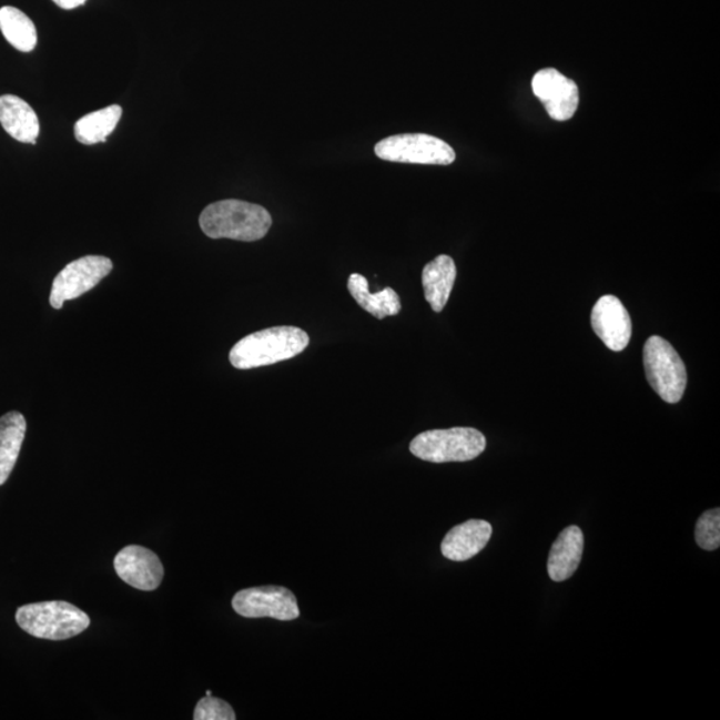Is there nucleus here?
<instances>
[{
	"label": "nucleus",
	"mask_w": 720,
	"mask_h": 720,
	"mask_svg": "<svg viewBox=\"0 0 720 720\" xmlns=\"http://www.w3.org/2000/svg\"><path fill=\"white\" fill-rule=\"evenodd\" d=\"M201 229L211 240L256 242L266 236L273 217L260 204L227 200L210 204L200 217Z\"/></svg>",
	"instance_id": "obj_1"
},
{
	"label": "nucleus",
	"mask_w": 720,
	"mask_h": 720,
	"mask_svg": "<svg viewBox=\"0 0 720 720\" xmlns=\"http://www.w3.org/2000/svg\"><path fill=\"white\" fill-rule=\"evenodd\" d=\"M310 345V336L300 327L280 326L244 336L231 348L230 362L237 369L275 365L295 358Z\"/></svg>",
	"instance_id": "obj_2"
},
{
	"label": "nucleus",
	"mask_w": 720,
	"mask_h": 720,
	"mask_svg": "<svg viewBox=\"0 0 720 720\" xmlns=\"http://www.w3.org/2000/svg\"><path fill=\"white\" fill-rule=\"evenodd\" d=\"M16 619L19 627L30 636L49 640L77 637L91 622L88 613L62 600L19 607Z\"/></svg>",
	"instance_id": "obj_3"
},
{
	"label": "nucleus",
	"mask_w": 720,
	"mask_h": 720,
	"mask_svg": "<svg viewBox=\"0 0 720 720\" xmlns=\"http://www.w3.org/2000/svg\"><path fill=\"white\" fill-rule=\"evenodd\" d=\"M485 435L471 427L432 429L422 433L409 444L414 457L432 464L468 462L486 450Z\"/></svg>",
	"instance_id": "obj_4"
},
{
	"label": "nucleus",
	"mask_w": 720,
	"mask_h": 720,
	"mask_svg": "<svg viewBox=\"0 0 720 720\" xmlns=\"http://www.w3.org/2000/svg\"><path fill=\"white\" fill-rule=\"evenodd\" d=\"M643 365L650 386L667 403L676 405L687 386L686 366L677 349L660 336H651L643 347Z\"/></svg>",
	"instance_id": "obj_5"
},
{
	"label": "nucleus",
	"mask_w": 720,
	"mask_h": 720,
	"mask_svg": "<svg viewBox=\"0 0 720 720\" xmlns=\"http://www.w3.org/2000/svg\"><path fill=\"white\" fill-rule=\"evenodd\" d=\"M382 161L414 164H452L455 151L450 144L427 134H400L383 139L375 146Z\"/></svg>",
	"instance_id": "obj_6"
},
{
	"label": "nucleus",
	"mask_w": 720,
	"mask_h": 720,
	"mask_svg": "<svg viewBox=\"0 0 720 720\" xmlns=\"http://www.w3.org/2000/svg\"><path fill=\"white\" fill-rule=\"evenodd\" d=\"M114 264L111 260L101 255H88L71 262L52 282L50 305L61 310L65 301L79 298L108 276Z\"/></svg>",
	"instance_id": "obj_7"
},
{
	"label": "nucleus",
	"mask_w": 720,
	"mask_h": 720,
	"mask_svg": "<svg viewBox=\"0 0 720 720\" xmlns=\"http://www.w3.org/2000/svg\"><path fill=\"white\" fill-rule=\"evenodd\" d=\"M233 609L243 618L295 620L301 617L293 591L281 586L251 587L235 594Z\"/></svg>",
	"instance_id": "obj_8"
},
{
	"label": "nucleus",
	"mask_w": 720,
	"mask_h": 720,
	"mask_svg": "<svg viewBox=\"0 0 720 720\" xmlns=\"http://www.w3.org/2000/svg\"><path fill=\"white\" fill-rule=\"evenodd\" d=\"M534 95L545 105L554 121L565 122L578 110L579 90L577 83L555 69H544L533 78Z\"/></svg>",
	"instance_id": "obj_9"
},
{
	"label": "nucleus",
	"mask_w": 720,
	"mask_h": 720,
	"mask_svg": "<svg viewBox=\"0 0 720 720\" xmlns=\"http://www.w3.org/2000/svg\"><path fill=\"white\" fill-rule=\"evenodd\" d=\"M114 567L118 577L138 590H156L164 577L161 559L155 552L142 546L124 547L118 552Z\"/></svg>",
	"instance_id": "obj_10"
},
{
	"label": "nucleus",
	"mask_w": 720,
	"mask_h": 720,
	"mask_svg": "<svg viewBox=\"0 0 720 720\" xmlns=\"http://www.w3.org/2000/svg\"><path fill=\"white\" fill-rule=\"evenodd\" d=\"M591 326L594 333L611 352H623L630 343V314L617 296L605 295L596 303L591 313Z\"/></svg>",
	"instance_id": "obj_11"
},
{
	"label": "nucleus",
	"mask_w": 720,
	"mask_h": 720,
	"mask_svg": "<svg viewBox=\"0 0 720 720\" xmlns=\"http://www.w3.org/2000/svg\"><path fill=\"white\" fill-rule=\"evenodd\" d=\"M493 527L486 520L471 519L448 531L440 550L454 561H466L478 555L490 541Z\"/></svg>",
	"instance_id": "obj_12"
},
{
	"label": "nucleus",
	"mask_w": 720,
	"mask_h": 720,
	"mask_svg": "<svg viewBox=\"0 0 720 720\" xmlns=\"http://www.w3.org/2000/svg\"><path fill=\"white\" fill-rule=\"evenodd\" d=\"M585 537L578 526L567 527L554 541L547 571L554 582H565L578 570L584 557Z\"/></svg>",
	"instance_id": "obj_13"
},
{
	"label": "nucleus",
	"mask_w": 720,
	"mask_h": 720,
	"mask_svg": "<svg viewBox=\"0 0 720 720\" xmlns=\"http://www.w3.org/2000/svg\"><path fill=\"white\" fill-rule=\"evenodd\" d=\"M0 124L18 142L36 144L39 119L28 102L16 95L0 97Z\"/></svg>",
	"instance_id": "obj_14"
},
{
	"label": "nucleus",
	"mask_w": 720,
	"mask_h": 720,
	"mask_svg": "<svg viewBox=\"0 0 720 720\" xmlns=\"http://www.w3.org/2000/svg\"><path fill=\"white\" fill-rule=\"evenodd\" d=\"M457 280V266L452 256L439 255L426 264L422 273L425 298L435 313H440L447 305Z\"/></svg>",
	"instance_id": "obj_15"
},
{
	"label": "nucleus",
	"mask_w": 720,
	"mask_h": 720,
	"mask_svg": "<svg viewBox=\"0 0 720 720\" xmlns=\"http://www.w3.org/2000/svg\"><path fill=\"white\" fill-rule=\"evenodd\" d=\"M348 292L358 305L376 320H385L400 313L402 303L399 295L392 287H386L378 293H369L368 282L361 274L348 277Z\"/></svg>",
	"instance_id": "obj_16"
},
{
	"label": "nucleus",
	"mask_w": 720,
	"mask_h": 720,
	"mask_svg": "<svg viewBox=\"0 0 720 720\" xmlns=\"http://www.w3.org/2000/svg\"><path fill=\"white\" fill-rule=\"evenodd\" d=\"M26 423L21 413L11 412L0 418V486L10 478L24 440Z\"/></svg>",
	"instance_id": "obj_17"
},
{
	"label": "nucleus",
	"mask_w": 720,
	"mask_h": 720,
	"mask_svg": "<svg viewBox=\"0 0 720 720\" xmlns=\"http://www.w3.org/2000/svg\"><path fill=\"white\" fill-rule=\"evenodd\" d=\"M122 114L121 105L112 104L79 119L75 124L77 141L88 146L104 143L116 129Z\"/></svg>",
	"instance_id": "obj_18"
},
{
	"label": "nucleus",
	"mask_w": 720,
	"mask_h": 720,
	"mask_svg": "<svg viewBox=\"0 0 720 720\" xmlns=\"http://www.w3.org/2000/svg\"><path fill=\"white\" fill-rule=\"evenodd\" d=\"M0 31L12 48L22 52L36 49L38 43L36 24L21 10L11 6L0 9Z\"/></svg>",
	"instance_id": "obj_19"
},
{
	"label": "nucleus",
	"mask_w": 720,
	"mask_h": 720,
	"mask_svg": "<svg viewBox=\"0 0 720 720\" xmlns=\"http://www.w3.org/2000/svg\"><path fill=\"white\" fill-rule=\"evenodd\" d=\"M696 540L706 551H716L720 546V510L706 511L699 518L696 527Z\"/></svg>",
	"instance_id": "obj_20"
},
{
	"label": "nucleus",
	"mask_w": 720,
	"mask_h": 720,
	"mask_svg": "<svg viewBox=\"0 0 720 720\" xmlns=\"http://www.w3.org/2000/svg\"><path fill=\"white\" fill-rule=\"evenodd\" d=\"M195 720H235L236 716L227 702L213 696H206L197 702L194 711Z\"/></svg>",
	"instance_id": "obj_21"
},
{
	"label": "nucleus",
	"mask_w": 720,
	"mask_h": 720,
	"mask_svg": "<svg viewBox=\"0 0 720 720\" xmlns=\"http://www.w3.org/2000/svg\"><path fill=\"white\" fill-rule=\"evenodd\" d=\"M52 2L63 10H72L83 6L85 0H52Z\"/></svg>",
	"instance_id": "obj_22"
}]
</instances>
